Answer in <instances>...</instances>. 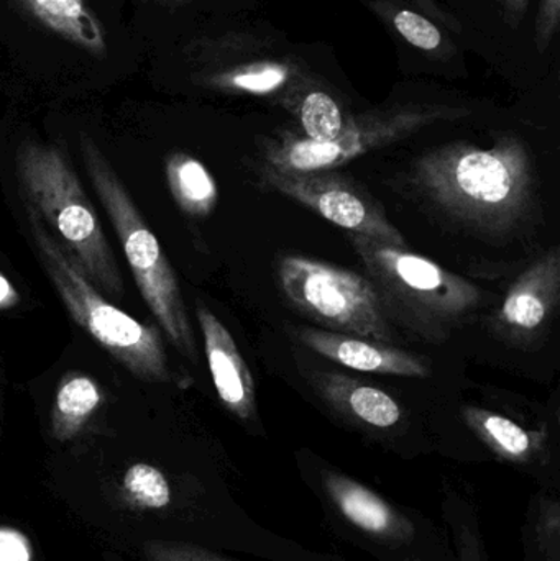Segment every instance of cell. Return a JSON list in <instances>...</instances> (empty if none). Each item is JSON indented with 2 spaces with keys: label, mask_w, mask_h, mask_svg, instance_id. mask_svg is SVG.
Segmentation results:
<instances>
[{
  "label": "cell",
  "mask_w": 560,
  "mask_h": 561,
  "mask_svg": "<svg viewBox=\"0 0 560 561\" xmlns=\"http://www.w3.org/2000/svg\"><path fill=\"white\" fill-rule=\"evenodd\" d=\"M416 178L441 209L492 232L515 226L532 203V160L525 144L513 135L490 148L470 144L434 148L418 161Z\"/></svg>",
  "instance_id": "cell-1"
},
{
  "label": "cell",
  "mask_w": 560,
  "mask_h": 561,
  "mask_svg": "<svg viewBox=\"0 0 560 561\" xmlns=\"http://www.w3.org/2000/svg\"><path fill=\"white\" fill-rule=\"evenodd\" d=\"M16 176L32 207L101 294L122 297L124 279L101 220L65 154L56 147L25 144L16 154Z\"/></svg>",
  "instance_id": "cell-2"
},
{
  "label": "cell",
  "mask_w": 560,
  "mask_h": 561,
  "mask_svg": "<svg viewBox=\"0 0 560 561\" xmlns=\"http://www.w3.org/2000/svg\"><path fill=\"white\" fill-rule=\"evenodd\" d=\"M26 210L36 255L72 320L141 381H173L160 332L107 302L75 259L49 236L38 214L28 206Z\"/></svg>",
  "instance_id": "cell-3"
},
{
  "label": "cell",
  "mask_w": 560,
  "mask_h": 561,
  "mask_svg": "<svg viewBox=\"0 0 560 561\" xmlns=\"http://www.w3.org/2000/svg\"><path fill=\"white\" fill-rule=\"evenodd\" d=\"M84 161L89 180L107 210L141 297L178 352L197 363L196 339L186 304L160 242L145 224L117 173L89 140L84 144Z\"/></svg>",
  "instance_id": "cell-4"
},
{
  "label": "cell",
  "mask_w": 560,
  "mask_h": 561,
  "mask_svg": "<svg viewBox=\"0 0 560 561\" xmlns=\"http://www.w3.org/2000/svg\"><path fill=\"white\" fill-rule=\"evenodd\" d=\"M384 306H390L418 327L453 323L476 309L480 290L470 280L453 275L407 247L352 236Z\"/></svg>",
  "instance_id": "cell-5"
},
{
  "label": "cell",
  "mask_w": 560,
  "mask_h": 561,
  "mask_svg": "<svg viewBox=\"0 0 560 561\" xmlns=\"http://www.w3.org/2000/svg\"><path fill=\"white\" fill-rule=\"evenodd\" d=\"M469 114V108L446 104H404L352 115L341 134L329 141H312L292 134L270 141L265 148V164L285 173L331 171L431 125L459 121Z\"/></svg>",
  "instance_id": "cell-6"
},
{
  "label": "cell",
  "mask_w": 560,
  "mask_h": 561,
  "mask_svg": "<svg viewBox=\"0 0 560 561\" xmlns=\"http://www.w3.org/2000/svg\"><path fill=\"white\" fill-rule=\"evenodd\" d=\"M278 275L289 302L315 322L345 335L395 342L384 302L364 276L305 256L282 259Z\"/></svg>",
  "instance_id": "cell-7"
},
{
  "label": "cell",
  "mask_w": 560,
  "mask_h": 561,
  "mask_svg": "<svg viewBox=\"0 0 560 561\" xmlns=\"http://www.w3.org/2000/svg\"><path fill=\"white\" fill-rule=\"evenodd\" d=\"M263 178L279 193L298 201L302 206L311 207L319 216L352 236L407 247L403 236L385 217L380 207L344 178L329 171L285 173L266 164L263 167Z\"/></svg>",
  "instance_id": "cell-8"
},
{
  "label": "cell",
  "mask_w": 560,
  "mask_h": 561,
  "mask_svg": "<svg viewBox=\"0 0 560 561\" xmlns=\"http://www.w3.org/2000/svg\"><path fill=\"white\" fill-rule=\"evenodd\" d=\"M196 313L217 396L240 421H252L256 412L255 381L232 333L207 307L197 306Z\"/></svg>",
  "instance_id": "cell-9"
},
{
  "label": "cell",
  "mask_w": 560,
  "mask_h": 561,
  "mask_svg": "<svg viewBox=\"0 0 560 561\" xmlns=\"http://www.w3.org/2000/svg\"><path fill=\"white\" fill-rule=\"evenodd\" d=\"M299 339L318 355L355 371L404 378L430 376V368L420 356L395 348L388 343L316 329L299 330Z\"/></svg>",
  "instance_id": "cell-10"
},
{
  "label": "cell",
  "mask_w": 560,
  "mask_h": 561,
  "mask_svg": "<svg viewBox=\"0 0 560 561\" xmlns=\"http://www.w3.org/2000/svg\"><path fill=\"white\" fill-rule=\"evenodd\" d=\"M322 488L342 519L365 536L390 543H403L413 536V526L404 514L354 478L325 471Z\"/></svg>",
  "instance_id": "cell-11"
},
{
  "label": "cell",
  "mask_w": 560,
  "mask_h": 561,
  "mask_svg": "<svg viewBox=\"0 0 560 561\" xmlns=\"http://www.w3.org/2000/svg\"><path fill=\"white\" fill-rule=\"evenodd\" d=\"M559 286V253L552 250L513 284L500 309V327L515 336L535 335L558 304Z\"/></svg>",
  "instance_id": "cell-12"
},
{
  "label": "cell",
  "mask_w": 560,
  "mask_h": 561,
  "mask_svg": "<svg viewBox=\"0 0 560 561\" xmlns=\"http://www.w3.org/2000/svg\"><path fill=\"white\" fill-rule=\"evenodd\" d=\"M308 76L306 62L295 56L268 55L253 51L252 58L243 59L210 78L213 85L236 94L285 95L296 82Z\"/></svg>",
  "instance_id": "cell-13"
},
{
  "label": "cell",
  "mask_w": 560,
  "mask_h": 561,
  "mask_svg": "<svg viewBox=\"0 0 560 561\" xmlns=\"http://www.w3.org/2000/svg\"><path fill=\"white\" fill-rule=\"evenodd\" d=\"M325 401L361 424L378 431L397 427L403 419L400 404L381 389L335 373L316 376Z\"/></svg>",
  "instance_id": "cell-14"
},
{
  "label": "cell",
  "mask_w": 560,
  "mask_h": 561,
  "mask_svg": "<svg viewBox=\"0 0 560 561\" xmlns=\"http://www.w3.org/2000/svg\"><path fill=\"white\" fill-rule=\"evenodd\" d=\"M464 419L477 437L502 460L529 465L545 450L546 435L526 431L512 419L487 409L466 408Z\"/></svg>",
  "instance_id": "cell-15"
},
{
  "label": "cell",
  "mask_w": 560,
  "mask_h": 561,
  "mask_svg": "<svg viewBox=\"0 0 560 561\" xmlns=\"http://www.w3.org/2000/svg\"><path fill=\"white\" fill-rule=\"evenodd\" d=\"M282 101L298 118L302 134L308 140H332L341 134L347 121L334 95L321 88L309 75L296 82L283 95Z\"/></svg>",
  "instance_id": "cell-16"
},
{
  "label": "cell",
  "mask_w": 560,
  "mask_h": 561,
  "mask_svg": "<svg viewBox=\"0 0 560 561\" xmlns=\"http://www.w3.org/2000/svg\"><path fill=\"white\" fill-rule=\"evenodd\" d=\"M23 5L53 32L91 53L105 49L104 33L84 0H22Z\"/></svg>",
  "instance_id": "cell-17"
},
{
  "label": "cell",
  "mask_w": 560,
  "mask_h": 561,
  "mask_svg": "<svg viewBox=\"0 0 560 561\" xmlns=\"http://www.w3.org/2000/svg\"><path fill=\"white\" fill-rule=\"evenodd\" d=\"M102 396L98 382L82 373H68L59 382L52 409V434L56 440H71L92 414Z\"/></svg>",
  "instance_id": "cell-18"
},
{
  "label": "cell",
  "mask_w": 560,
  "mask_h": 561,
  "mask_svg": "<svg viewBox=\"0 0 560 561\" xmlns=\"http://www.w3.org/2000/svg\"><path fill=\"white\" fill-rule=\"evenodd\" d=\"M167 181L183 213L206 217L217 206L219 193L209 171L196 158L173 153L167 160Z\"/></svg>",
  "instance_id": "cell-19"
},
{
  "label": "cell",
  "mask_w": 560,
  "mask_h": 561,
  "mask_svg": "<svg viewBox=\"0 0 560 561\" xmlns=\"http://www.w3.org/2000/svg\"><path fill=\"white\" fill-rule=\"evenodd\" d=\"M372 5L404 42L424 55L434 59H449L456 55V46L441 32L439 26L423 13L388 0H374Z\"/></svg>",
  "instance_id": "cell-20"
},
{
  "label": "cell",
  "mask_w": 560,
  "mask_h": 561,
  "mask_svg": "<svg viewBox=\"0 0 560 561\" xmlns=\"http://www.w3.org/2000/svg\"><path fill=\"white\" fill-rule=\"evenodd\" d=\"M528 552L535 561H560V507L558 497L541 496L529 513Z\"/></svg>",
  "instance_id": "cell-21"
},
{
  "label": "cell",
  "mask_w": 560,
  "mask_h": 561,
  "mask_svg": "<svg viewBox=\"0 0 560 561\" xmlns=\"http://www.w3.org/2000/svg\"><path fill=\"white\" fill-rule=\"evenodd\" d=\"M446 519L453 533L457 561H490L476 514L459 497H449Z\"/></svg>",
  "instance_id": "cell-22"
},
{
  "label": "cell",
  "mask_w": 560,
  "mask_h": 561,
  "mask_svg": "<svg viewBox=\"0 0 560 561\" xmlns=\"http://www.w3.org/2000/svg\"><path fill=\"white\" fill-rule=\"evenodd\" d=\"M124 490L128 500L144 510H163L171 501L167 478L158 468L147 463L128 468L124 478Z\"/></svg>",
  "instance_id": "cell-23"
},
{
  "label": "cell",
  "mask_w": 560,
  "mask_h": 561,
  "mask_svg": "<svg viewBox=\"0 0 560 561\" xmlns=\"http://www.w3.org/2000/svg\"><path fill=\"white\" fill-rule=\"evenodd\" d=\"M145 557L148 561H232L216 556L201 547L187 543L148 542L145 546Z\"/></svg>",
  "instance_id": "cell-24"
},
{
  "label": "cell",
  "mask_w": 560,
  "mask_h": 561,
  "mask_svg": "<svg viewBox=\"0 0 560 561\" xmlns=\"http://www.w3.org/2000/svg\"><path fill=\"white\" fill-rule=\"evenodd\" d=\"M559 22L560 0H541L535 26V42L539 53L548 51L558 33Z\"/></svg>",
  "instance_id": "cell-25"
},
{
  "label": "cell",
  "mask_w": 560,
  "mask_h": 561,
  "mask_svg": "<svg viewBox=\"0 0 560 561\" xmlns=\"http://www.w3.org/2000/svg\"><path fill=\"white\" fill-rule=\"evenodd\" d=\"M0 561H30L28 542L20 534L0 529Z\"/></svg>",
  "instance_id": "cell-26"
},
{
  "label": "cell",
  "mask_w": 560,
  "mask_h": 561,
  "mask_svg": "<svg viewBox=\"0 0 560 561\" xmlns=\"http://www.w3.org/2000/svg\"><path fill=\"white\" fill-rule=\"evenodd\" d=\"M502 5L505 22L512 28H516L525 19L526 10H528L529 0H499Z\"/></svg>",
  "instance_id": "cell-27"
},
{
  "label": "cell",
  "mask_w": 560,
  "mask_h": 561,
  "mask_svg": "<svg viewBox=\"0 0 560 561\" xmlns=\"http://www.w3.org/2000/svg\"><path fill=\"white\" fill-rule=\"evenodd\" d=\"M19 302V290L0 273V310L13 309Z\"/></svg>",
  "instance_id": "cell-28"
}]
</instances>
